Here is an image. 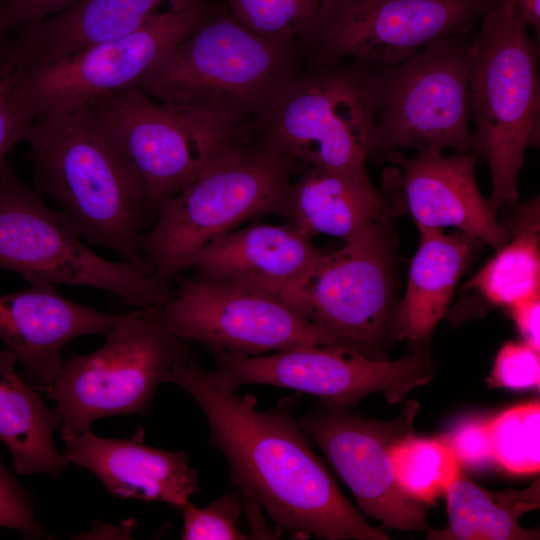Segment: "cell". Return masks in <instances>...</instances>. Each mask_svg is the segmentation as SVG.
I'll return each mask as SVG.
<instances>
[{"label": "cell", "mask_w": 540, "mask_h": 540, "mask_svg": "<svg viewBox=\"0 0 540 540\" xmlns=\"http://www.w3.org/2000/svg\"><path fill=\"white\" fill-rule=\"evenodd\" d=\"M539 197L518 205L509 239L464 285L489 304L508 307L540 294Z\"/></svg>", "instance_id": "484cf974"}, {"label": "cell", "mask_w": 540, "mask_h": 540, "mask_svg": "<svg viewBox=\"0 0 540 540\" xmlns=\"http://www.w3.org/2000/svg\"><path fill=\"white\" fill-rule=\"evenodd\" d=\"M391 460L400 489L424 505L445 495L462 473L447 435L434 438L408 435L393 446Z\"/></svg>", "instance_id": "4316f807"}, {"label": "cell", "mask_w": 540, "mask_h": 540, "mask_svg": "<svg viewBox=\"0 0 540 540\" xmlns=\"http://www.w3.org/2000/svg\"><path fill=\"white\" fill-rule=\"evenodd\" d=\"M122 314L78 304L53 285H32L0 295V340L22 365L24 380L47 392L62 369L63 348L80 336L105 335Z\"/></svg>", "instance_id": "ac0fdd59"}, {"label": "cell", "mask_w": 540, "mask_h": 540, "mask_svg": "<svg viewBox=\"0 0 540 540\" xmlns=\"http://www.w3.org/2000/svg\"><path fill=\"white\" fill-rule=\"evenodd\" d=\"M0 527L18 531L24 539H53L38 522L34 498L5 466L0 452Z\"/></svg>", "instance_id": "1f68e13d"}, {"label": "cell", "mask_w": 540, "mask_h": 540, "mask_svg": "<svg viewBox=\"0 0 540 540\" xmlns=\"http://www.w3.org/2000/svg\"><path fill=\"white\" fill-rule=\"evenodd\" d=\"M418 249L396 312V341L430 342L481 241L462 231L417 226Z\"/></svg>", "instance_id": "603a6c76"}, {"label": "cell", "mask_w": 540, "mask_h": 540, "mask_svg": "<svg viewBox=\"0 0 540 540\" xmlns=\"http://www.w3.org/2000/svg\"><path fill=\"white\" fill-rule=\"evenodd\" d=\"M69 463L90 471L114 497L163 502L178 509L199 489L185 451L140 441L103 438L87 431L65 443Z\"/></svg>", "instance_id": "ffe728a7"}, {"label": "cell", "mask_w": 540, "mask_h": 540, "mask_svg": "<svg viewBox=\"0 0 540 540\" xmlns=\"http://www.w3.org/2000/svg\"><path fill=\"white\" fill-rule=\"evenodd\" d=\"M448 523L440 530L430 529L432 540H532L535 530L519 524L523 514L540 504V481L524 490L491 492L472 482L463 473L450 485L445 495Z\"/></svg>", "instance_id": "d4e9b609"}, {"label": "cell", "mask_w": 540, "mask_h": 540, "mask_svg": "<svg viewBox=\"0 0 540 540\" xmlns=\"http://www.w3.org/2000/svg\"><path fill=\"white\" fill-rule=\"evenodd\" d=\"M15 356L0 351V442L10 452L20 475L56 478L68 462L54 443L62 420L15 368Z\"/></svg>", "instance_id": "cb8c5ba5"}, {"label": "cell", "mask_w": 540, "mask_h": 540, "mask_svg": "<svg viewBox=\"0 0 540 540\" xmlns=\"http://www.w3.org/2000/svg\"><path fill=\"white\" fill-rule=\"evenodd\" d=\"M302 64L297 42L253 32L221 3L131 88L251 130Z\"/></svg>", "instance_id": "3957f363"}, {"label": "cell", "mask_w": 540, "mask_h": 540, "mask_svg": "<svg viewBox=\"0 0 540 540\" xmlns=\"http://www.w3.org/2000/svg\"><path fill=\"white\" fill-rule=\"evenodd\" d=\"M506 309L522 335L523 341L539 352L540 294L512 304Z\"/></svg>", "instance_id": "d590c367"}, {"label": "cell", "mask_w": 540, "mask_h": 540, "mask_svg": "<svg viewBox=\"0 0 540 540\" xmlns=\"http://www.w3.org/2000/svg\"><path fill=\"white\" fill-rule=\"evenodd\" d=\"M311 238L288 224H251L207 245L191 267L202 279L281 297L326 253Z\"/></svg>", "instance_id": "d6986e66"}, {"label": "cell", "mask_w": 540, "mask_h": 540, "mask_svg": "<svg viewBox=\"0 0 540 540\" xmlns=\"http://www.w3.org/2000/svg\"><path fill=\"white\" fill-rule=\"evenodd\" d=\"M211 0H77L49 19L10 38L24 65L59 60L97 43L129 34L167 3L174 9Z\"/></svg>", "instance_id": "7402d4cb"}, {"label": "cell", "mask_w": 540, "mask_h": 540, "mask_svg": "<svg viewBox=\"0 0 540 540\" xmlns=\"http://www.w3.org/2000/svg\"><path fill=\"white\" fill-rule=\"evenodd\" d=\"M519 14L536 33L537 42L540 37V0H513Z\"/></svg>", "instance_id": "8d00e7d4"}, {"label": "cell", "mask_w": 540, "mask_h": 540, "mask_svg": "<svg viewBox=\"0 0 540 540\" xmlns=\"http://www.w3.org/2000/svg\"><path fill=\"white\" fill-rule=\"evenodd\" d=\"M0 1H1V3H2L4 0H0Z\"/></svg>", "instance_id": "f35d334b"}, {"label": "cell", "mask_w": 540, "mask_h": 540, "mask_svg": "<svg viewBox=\"0 0 540 540\" xmlns=\"http://www.w3.org/2000/svg\"><path fill=\"white\" fill-rule=\"evenodd\" d=\"M77 0H4L0 5L3 30H18L61 12Z\"/></svg>", "instance_id": "e575fe53"}, {"label": "cell", "mask_w": 540, "mask_h": 540, "mask_svg": "<svg viewBox=\"0 0 540 540\" xmlns=\"http://www.w3.org/2000/svg\"><path fill=\"white\" fill-rule=\"evenodd\" d=\"M24 142L35 189L57 204L79 236L151 274L139 250L148 227L140 184L87 108L34 119Z\"/></svg>", "instance_id": "7a4b0ae2"}, {"label": "cell", "mask_w": 540, "mask_h": 540, "mask_svg": "<svg viewBox=\"0 0 540 540\" xmlns=\"http://www.w3.org/2000/svg\"><path fill=\"white\" fill-rule=\"evenodd\" d=\"M388 220L323 257L281 298L342 346L387 359L396 341L395 268Z\"/></svg>", "instance_id": "8fae6325"}, {"label": "cell", "mask_w": 540, "mask_h": 540, "mask_svg": "<svg viewBox=\"0 0 540 540\" xmlns=\"http://www.w3.org/2000/svg\"><path fill=\"white\" fill-rule=\"evenodd\" d=\"M69 218L49 207L8 164L0 171V269L31 285L86 286L137 309L164 304L171 289L125 261L107 260L82 241Z\"/></svg>", "instance_id": "9c48e42d"}, {"label": "cell", "mask_w": 540, "mask_h": 540, "mask_svg": "<svg viewBox=\"0 0 540 540\" xmlns=\"http://www.w3.org/2000/svg\"><path fill=\"white\" fill-rule=\"evenodd\" d=\"M472 36L469 106L473 151L489 166L497 215L519 198L525 151L540 136L539 44L513 0H495Z\"/></svg>", "instance_id": "277c9868"}, {"label": "cell", "mask_w": 540, "mask_h": 540, "mask_svg": "<svg viewBox=\"0 0 540 540\" xmlns=\"http://www.w3.org/2000/svg\"><path fill=\"white\" fill-rule=\"evenodd\" d=\"M475 152L445 155L419 152L407 158L400 151L384 161L382 188L389 212L408 213L416 226L454 227L498 249L509 239L496 220L475 178Z\"/></svg>", "instance_id": "e0dca14e"}, {"label": "cell", "mask_w": 540, "mask_h": 540, "mask_svg": "<svg viewBox=\"0 0 540 540\" xmlns=\"http://www.w3.org/2000/svg\"><path fill=\"white\" fill-rule=\"evenodd\" d=\"M179 509L183 518V540L251 539L240 530L243 502L237 490L219 496L203 508L188 500Z\"/></svg>", "instance_id": "f546056e"}, {"label": "cell", "mask_w": 540, "mask_h": 540, "mask_svg": "<svg viewBox=\"0 0 540 540\" xmlns=\"http://www.w3.org/2000/svg\"><path fill=\"white\" fill-rule=\"evenodd\" d=\"M84 107L137 177L147 224L208 167L252 140L251 130L156 101L135 88L105 94Z\"/></svg>", "instance_id": "52a82bcc"}, {"label": "cell", "mask_w": 540, "mask_h": 540, "mask_svg": "<svg viewBox=\"0 0 540 540\" xmlns=\"http://www.w3.org/2000/svg\"><path fill=\"white\" fill-rule=\"evenodd\" d=\"M301 166L252 140L212 164L167 200L141 235L139 250L149 272L169 287L202 249L241 223L281 216Z\"/></svg>", "instance_id": "5b68a950"}, {"label": "cell", "mask_w": 540, "mask_h": 540, "mask_svg": "<svg viewBox=\"0 0 540 540\" xmlns=\"http://www.w3.org/2000/svg\"><path fill=\"white\" fill-rule=\"evenodd\" d=\"M381 189L367 176L305 167L289 186L281 217L309 235L355 242L388 220Z\"/></svg>", "instance_id": "44dd1931"}, {"label": "cell", "mask_w": 540, "mask_h": 540, "mask_svg": "<svg viewBox=\"0 0 540 540\" xmlns=\"http://www.w3.org/2000/svg\"><path fill=\"white\" fill-rule=\"evenodd\" d=\"M495 0H321L297 39L303 64L394 66L447 36L469 34Z\"/></svg>", "instance_id": "7c38bea8"}, {"label": "cell", "mask_w": 540, "mask_h": 540, "mask_svg": "<svg viewBox=\"0 0 540 540\" xmlns=\"http://www.w3.org/2000/svg\"><path fill=\"white\" fill-rule=\"evenodd\" d=\"M492 387L525 389L540 383L539 352L524 341L505 343L498 351L487 379Z\"/></svg>", "instance_id": "d6a6232c"}, {"label": "cell", "mask_w": 540, "mask_h": 540, "mask_svg": "<svg viewBox=\"0 0 540 540\" xmlns=\"http://www.w3.org/2000/svg\"><path fill=\"white\" fill-rule=\"evenodd\" d=\"M21 66L9 39H4L0 46V171L6 164L8 152L17 143L24 142L33 122L15 95V81Z\"/></svg>", "instance_id": "4dcf8cb0"}, {"label": "cell", "mask_w": 540, "mask_h": 540, "mask_svg": "<svg viewBox=\"0 0 540 540\" xmlns=\"http://www.w3.org/2000/svg\"><path fill=\"white\" fill-rule=\"evenodd\" d=\"M494 462L516 474L540 468V403L526 402L488 420Z\"/></svg>", "instance_id": "83f0119b"}, {"label": "cell", "mask_w": 540, "mask_h": 540, "mask_svg": "<svg viewBox=\"0 0 540 540\" xmlns=\"http://www.w3.org/2000/svg\"><path fill=\"white\" fill-rule=\"evenodd\" d=\"M4 32H5V30H3V28L1 27V24H0V46L4 41Z\"/></svg>", "instance_id": "74e56055"}, {"label": "cell", "mask_w": 540, "mask_h": 540, "mask_svg": "<svg viewBox=\"0 0 540 540\" xmlns=\"http://www.w3.org/2000/svg\"><path fill=\"white\" fill-rule=\"evenodd\" d=\"M152 310L174 335L242 356L304 345L342 346L279 296L196 275L181 279L168 300Z\"/></svg>", "instance_id": "9a60e30c"}, {"label": "cell", "mask_w": 540, "mask_h": 540, "mask_svg": "<svg viewBox=\"0 0 540 540\" xmlns=\"http://www.w3.org/2000/svg\"><path fill=\"white\" fill-rule=\"evenodd\" d=\"M104 336L95 351L64 362L46 392L65 443L100 418L146 415L159 385L191 358L189 341L170 332L152 307L123 313Z\"/></svg>", "instance_id": "ba28073f"}, {"label": "cell", "mask_w": 540, "mask_h": 540, "mask_svg": "<svg viewBox=\"0 0 540 540\" xmlns=\"http://www.w3.org/2000/svg\"><path fill=\"white\" fill-rule=\"evenodd\" d=\"M396 360L374 359L343 346L304 345L259 356H242L208 348L217 368L212 371L222 387L236 391L251 384L290 388L317 396L321 403L356 406L380 392L399 403L434 375L429 342Z\"/></svg>", "instance_id": "5bb4252c"}, {"label": "cell", "mask_w": 540, "mask_h": 540, "mask_svg": "<svg viewBox=\"0 0 540 540\" xmlns=\"http://www.w3.org/2000/svg\"><path fill=\"white\" fill-rule=\"evenodd\" d=\"M213 6L210 1L158 11L129 34L59 60L22 64L15 81L16 98L34 120L72 113L105 94L131 88L190 35Z\"/></svg>", "instance_id": "4fadbf2b"}, {"label": "cell", "mask_w": 540, "mask_h": 540, "mask_svg": "<svg viewBox=\"0 0 540 540\" xmlns=\"http://www.w3.org/2000/svg\"><path fill=\"white\" fill-rule=\"evenodd\" d=\"M321 0H222L228 13L253 32L294 43L316 13Z\"/></svg>", "instance_id": "f1b7e54d"}, {"label": "cell", "mask_w": 540, "mask_h": 540, "mask_svg": "<svg viewBox=\"0 0 540 540\" xmlns=\"http://www.w3.org/2000/svg\"><path fill=\"white\" fill-rule=\"evenodd\" d=\"M446 435L460 466L479 469L494 462L488 419H466Z\"/></svg>", "instance_id": "836d02e7"}, {"label": "cell", "mask_w": 540, "mask_h": 540, "mask_svg": "<svg viewBox=\"0 0 540 540\" xmlns=\"http://www.w3.org/2000/svg\"><path fill=\"white\" fill-rule=\"evenodd\" d=\"M471 42L470 33L443 37L400 64L379 66L370 158L383 162L402 148L474 152L469 129Z\"/></svg>", "instance_id": "30bf717a"}, {"label": "cell", "mask_w": 540, "mask_h": 540, "mask_svg": "<svg viewBox=\"0 0 540 540\" xmlns=\"http://www.w3.org/2000/svg\"><path fill=\"white\" fill-rule=\"evenodd\" d=\"M199 404L209 426V444L219 449L249 515L252 538H271L262 527L263 509L282 532L295 539L388 540L341 492L286 399L257 408L252 395L219 385L212 371L194 359L167 378Z\"/></svg>", "instance_id": "6da1fadb"}, {"label": "cell", "mask_w": 540, "mask_h": 540, "mask_svg": "<svg viewBox=\"0 0 540 540\" xmlns=\"http://www.w3.org/2000/svg\"><path fill=\"white\" fill-rule=\"evenodd\" d=\"M419 403H405L397 417L382 421L357 415L349 407L321 403L298 418L305 434L325 454L364 513L385 528L430 530L426 508L398 486L393 446L414 434Z\"/></svg>", "instance_id": "2e32d148"}, {"label": "cell", "mask_w": 540, "mask_h": 540, "mask_svg": "<svg viewBox=\"0 0 540 540\" xmlns=\"http://www.w3.org/2000/svg\"><path fill=\"white\" fill-rule=\"evenodd\" d=\"M378 88L379 66L302 64L252 127V141L306 167L367 176Z\"/></svg>", "instance_id": "8992f818"}]
</instances>
